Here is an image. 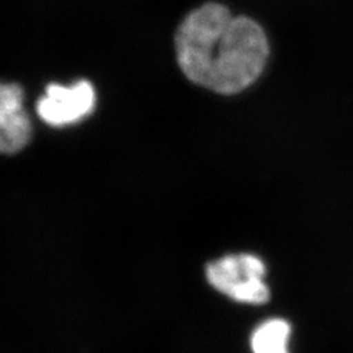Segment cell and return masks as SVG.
<instances>
[{"label":"cell","mask_w":353,"mask_h":353,"mask_svg":"<svg viewBox=\"0 0 353 353\" xmlns=\"http://www.w3.org/2000/svg\"><path fill=\"white\" fill-rule=\"evenodd\" d=\"M262 26L227 7L208 3L188 14L176 34V61L185 76L203 88L234 94L259 77L268 58Z\"/></svg>","instance_id":"cell-1"},{"label":"cell","mask_w":353,"mask_h":353,"mask_svg":"<svg viewBox=\"0 0 353 353\" xmlns=\"http://www.w3.org/2000/svg\"><path fill=\"white\" fill-rule=\"evenodd\" d=\"M205 276L214 290L237 303L262 305L270 300L265 265L252 254H230L205 267Z\"/></svg>","instance_id":"cell-2"},{"label":"cell","mask_w":353,"mask_h":353,"mask_svg":"<svg viewBox=\"0 0 353 353\" xmlns=\"http://www.w3.org/2000/svg\"><path fill=\"white\" fill-rule=\"evenodd\" d=\"M97 94L88 80H80L71 87L49 84L38 100V117L52 127L75 125L93 113Z\"/></svg>","instance_id":"cell-3"},{"label":"cell","mask_w":353,"mask_h":353,"mask_svg":"<svg viewBox=\"0 0 353 353\" xmlns=\"http://www.w3.org/2000/svg\"><path fill=\"white\" fill-rule=\"evenodd\" d=\"M33 127L24 108V90L14 83H0V153L23 151Z\"/></svg>","instance_id":"cell-4"},{"label":"cell","mask_w":353,"mask_h":353,"mask_svg":"<svg viewBox=\"0 0 353 353\" xmlns=\"http://www.w3.org/2000/svg\"><path fill=\"white\" fill-rule=\"evenodd\" d=\"M290 325L285 319L272 318L252 331V353H290Z\"/></svg>","instance_id":"cell-5"}]
</instances>
